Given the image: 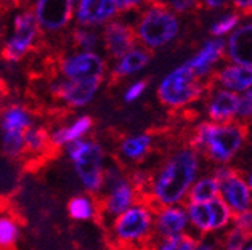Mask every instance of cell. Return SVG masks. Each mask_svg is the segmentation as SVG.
Here are the masks:
<instances>
[{"instance_id":"ac0fdd59","label":"cell","mask_w":252,"mask_h":250,"mask_svg":"<svg viewBox=\"0 0 252 250\" xmlns=\"http://www.w3.org/2000/svg\"><path fill=\"white\" fill-rule=\"evenodd\" d=\"M119 16L114 0H79L74 8L75 25L86 28L98 29Z\"/></svg>"},{"instance_id":"7bdbcfd3","label":"cell","mask_w":252,"mask_h":250,"mask_svg":"<svg viewBox=\"0 0 252 250\" xmlns=\"http://www.w3.org/2000/svg\"><path fill=\"white\" fill-rule=\"evenodd\" d=\"M5 106V84L2 80V76H0V111Z\"/></svg>"},{"instance_id":"d4e9b609","label":"cell","mask_w":252,"mask_h":250,"mask_svg":"<svg viewBox=\"0 0 252 250\" xmlns=\"http://www.w3.org/2000/svg\"><path fill=\"white\" fill-rule=\"evenodd\" d=\"M186 215L189 221V230L194 233L197 238H205V236L211 235L212 227V215H211V207L209 203H185Z\"/></svg>"},{"instance_id":"bcb514c9","label":"cell","mask_w":252,"mask_h":250,"mask_svg":"<svg viewBox=\"0 0 252 250\" xmlns=\"http://www.w3.org/2000/svg\"><path fill=\"white\" fill-rule=\"evenodd\" d=\"M72 3H74V8H75V5L79 3V0H72Z\"/></svg>"},{"instance_id":"7402d4cb","label":"cell","mask_w":252,"mask_h":250,"mask_svg":"<svg viewBox=\"0 0 252 250\" xmlns=\"http://www.w3.org/2000/svg\"><path fill=\"white\" fill-rule=\"evenodd\" d=\"M35 123V115L27 105L19 102L5 103L0 111V134H20L25 135Z\"/></svg>"},{"instance_id":"ee69618b","label":"cell","mask_w":252,"mask_h":250,"mask_svg":"<svg viewBox=\"0 0 252 250\" xmlns=\"http://www.w3.org/2000/svg\"><path fill=\"white\" fill-rule=\"evenodd\" d=\"M128 250H153L151 244H146V246H138V247H132V249H128Z\"/></svg>"},{"instance_id":"52a82bcc","label":"cell","mask_w":252,"mask_h":250,"mask_svg":"<svg viewBox=\"0 0 252 250\" xmlns=\"http://www.w3.org/2000/svg\"><path fill=\"white\" fill-rule=\"evenodd\" d=\"M42 31L30 8H22L11 19L9 28L5 29L0 42V61L14 65L30 56L39 46Z\"/></svg>"},{"instance_id":"4fadbf2b","label":"cell","mask_w":252,"mask_h":250,"mask_svg":"<svg viewBox=\"0 0 252 250\" xmlns=\"http://www.w3.org/2000/svg\"><path fill=\"white\" fill-rule=\"evenodd\" d=\"M224 61V40L209 37L200 45L197 51L189 57L185 65L194 72V76L205 83H211L212 76Z\"/></svg>"},{"instance_id":"8fae6325","label":"cell","mask_w":252,"mask_h":250,"mask_svg":"<svg viewBox=\"0 0 252 250\" xmlns=\"http://www.w3.org/2000/svg\"><path fill=\"white\" fill-rule=\"evenodd\" d=\"M37 25L46 35L65 32L74 19L72 0H28Z\"/></svg>"},{"instance_id":"4dcf8cb0","label":"cell","mask_w":252,"mask_h":250,"mask_svg":"<svg viewBox=\"0 0 252 250\" xmlns=\"http://www.w3.org/2000/svg\"><path fill=\"white\" fill-rule=\"evenodd\" d=\"M209 207H211V215H212L211 235H221L226 229L231 227L234 214L229 210V207L221 201L220 196L209 201Z\"/></svg>"},{"instance_id":"f546056e","label":"cell","mask_w":252,"mask_h":250,"mask_svg":"<svg viewBox=\"0 0 252 250\" xmlns=\"http://www.w3.org/2000/svg\"><path fill=\"white\" fill-rule=\"evenodd\" d=\"M22 238V226L14 215H0V250H14Z\"/></svg>"},{"instance_id":"836d02e7","label":"cell","mask_w":252,"mask_h":250,"mask_svg":"<svg viewBox=\"0 0 252 250\" xmlns=\"http://www.w3.org/2000/svg\"><path fill=\"white\" fill-rule=\"evenodd\" d=\"M154 2L165 6L179 17L192 14V12L200 9V0H154Z\"/></svg>"},{"instance_id":"277c9868","label":"cell","mask_w":252,"mask_h":250,"mask_svg":"<svg viewBox=\"0 0 252 250\" xmlns=\"http://www.w3.org/2000/svg\"><path fill=\"white\" fill-rule=\"evenodd\" d=\"M85 194L98 196L103 189V177L108 155L102 143L94 139H82L63 149Z\"/></svg>"},{"instance_id":"8992f818","label":"cell","mask_w":252,"mask_h":250,"mask_svg":"<svg viewBox=\"0 0 252 250\" xmlns=\"http://www.w3.org/2000/svg\"><path fill=\"white\" fill-rule=\"evenodd\" d=\"M209 83L201 82L185 63L171 69L157 84L158 102L169 111H183L205 97Z\"/></svg>"},{"instance_id":"44dd1931","label":"cell","mask_w":252,"mask_h":250,"mask_svg":"<svg viewBox=\"0 0 252 250\" xmlns=\"http://www.w3.org/2000/svg\"><path fill=\"white\" fill-rule=\"evenodd\" d=\"M154 147V137L148 132L126 135L117 144V157L120 165H140L149 157Z\"/></svg>"},{"instance_id":"74e56055","label":"cell","mask_w":252,"mask_h":250,"mask_svg":"<svg viewBox=\"0 0 252 250\" xmlns=\"http://www.w3.org/2000/svg\"><path fill=\"white\" fill-rule=\"evenodd\" d=\"M114 3L119 9V14H123V12H137L149 3V0H114Z\"/></svg>"},{"instance_id":"9c48e42d","label":"cell","mask_w":252,"mask_h":250,"mask_svg":"<svg viewBox=\"0 0 252 250\" xmlns=\"http://www.w3.org/2000/svg\"><path fill=\"white\" fill-rule=\"evenodd\" d=\"M56 69L59 77L66 80H100L108 74V61L98 51L71 49L57 58Z\"/></svg>"},{"instance_id":"484cf974","label":"cell","mask_w":252,"mask_h":250,"mask_svg":"<svg viewBox=\"0 0 252 250\" xmlns=\"http://www.w3.org/2000/svg\"><path fill=\"white\" fill-rule=\"evenodd\" d=\"M51 151L53 149H51V143H49V129L45 124L35 121L25 132V157L37 160Z\"/></svg>"},{"instance_id":"5bb4252c","label":"cell","mask_w":252,"mask_h":250,"mask_svg":"<svg viewBox=\"0 0 252 250\" xmlns=\"http://www.w3.org/2000/svg\"><path fill=\"white\" fill-rule=\"evenodd\" d=\"M100 42H102V49L105 51L106 57L111 60L120 58L137 45L132 25L120 19V16L102 27Z\"/></svg>"},{"instance_id":"f1b7e54d","label":"cell","mask_w":252,"mask_h":250,"mask_svg":"<svg viewBox=\"0 0 252 250\" xmlns=\"http://www.w3.org/2000/svg\"><path fill=\"white\" fill-rule=\"evenodd\" d=\"M69 40L74 49L79 51H95L102 48L100 42V31L97 28H86L75 25L69 31Z\"/></svg>"},{"instance_id":"ab89813d","label":"cell","mask_w":252,"mask_h":250,"mask_svg":"<svg viewBox=\"0 0 252 250\" xmlns=\"http://www.w3.org/2000/svg\"><path fill=\"white\" fill-rule=\"evenodd\" d=\"M231 8L243 17H252V0H231Z\"/></svg>"},{"instance_id":"d590c367","label":"cell","mask_w":252,"mask_h":250,"mask_svg":"<svg viewBox=\"0 0 252 250\" xmlns=\"http://www.w3.org/2000/svg\"><path fill=\"white\" fill-rule=\"evenodd\" d=\"M148 84L149 83L146 79H138V80L131 82L123 91V102L128 103V105L138 102V100H140L145 95V92L148 91Z\"/></svg>"},{"instance_id":"603a6c76","label":"cell","mask_w":252,"mask_h":250,"mask_svg":"<svg viewBox=\"0 0 252 250\" xmlns=\"http://www.w3.org/2000/svg\"><path fill=\"white\" fill-rule=\"evenodd\" d=\"M149 61H151V53L137 43L120 58L114 60V65L111 68V77H114L116 80L134 77L138 72L146 69Z\"/></svg>"},{"instance_id":"9a60e30c","label":"cell","mask_w":252,"mask_h":250,"mask_svg":"<svg viewBox=\"0 0 252 250\" xmlns=\"http://www.w3.org/2000/svg\"><path fill=\"white\" fill-rule=\"evenodd\" d=\"M203 112L208 121L231 123L237 118L238 95L209 83L205 97L201 98Z\"/></svg>"},{"instance_id":"cb8c5ba5","label":"cell","mask_w":252,"mask_h":250,"mask_svg":"<svg viewBox=\"0 0 252 250\" xmlns=\"http://www.w3.org/2000/svg\"><path fill=\"white\" fill-rule=\"evenodd\" d=\"M66 214L72 221L77 222H90L100 215V206L97 196L90 194H77L68 199Z\"/></svg>"},{"instance_id":"b9f144b4","label":"cell","mask_w":252,"mask_h":250,"mask_svg":"<svg viewBox=\"0 0 252 250\" xmlns=\"http://www.w3.org/2000/svg\"><path fill=\"white\" fill-rule=\"evenodd\" d=\"M240 170V169H238ZM242 173H243V177H245V180H246V183H248V186H249V189H251V192H252V163L246 167V169H243V170H240Z\"/></svg>"},{"instance_id":"7dc6e473","label":"cell","mask_w":252,"mask_h":250,"mask_svg":"<svg viewBox=\"0 0 252 250\" xmlns=\"http://www.w3.org/2000/svg\"><path fill=\"white\" fill-rule=\"evenodd\" d=\"M149 2H154V0H149Z\"/></svg>"},{"instance_id":"e0dca14e","label":"cell","mask_w":252,"mask_h":250,"mask_svg":"<svg viewBox=\"0 0 252 250\" xmlns=\"http://www.w3.org/2000/svg\"><path fill=\"white\" fill-rule=\"evenodd\" d=\"M224 60L252 68V17H243L224 39Z\"/></svg>"},{"instance_id":"6da1fadb","label":"cell","mask_w":252,"mask_h":250,"mask_svg":"<svg viewBox=\"0 0 252 250\" xmlns=\"http://www.w3.org/2000/svg\"><path fill=\"white\" fill-rule=\"evenodd\" d=\"M203 172V158L189 144L169 152L158 167L151 172L145 198L154 207L179 206L188 201L191 186Z\"/></svg>"},{"instance_id":"60d3db41","label":"cell","mask_w":252,"mask_h":250,"mask_svg":"<svg viewBox=\"0 0 252 250\" xmlns=\"http://www.w3.org/2000/svg\"><path fill=\"white\" fill-rule=\"evenodd\" d=\"M194 250H220L217 240L211 238V236H205V238H198Z\"/></svg>"},{"instance_id":"f35d334b","label":"cell","mask_w":252,"mask_h":250,"mask_svg":"<svg viewBox=\"0 0 252 250\" xmlns=\"http://www.w3.org/2000/svg\"><path fill=\"white\" fill-rule=\"evenodd\" d=\"M200 8L220 12L231 8V0H200Z\"/></svg>"},{"instance_id":"5b68a950","label":"cell","mask_w":252,"mask_h":250,"mask_svg":"<svg viewBox=\"0 0 252 250\" xmlns=\"http://www.w3.org/2000/svg\"><path fill=\"white\" fill-rule=\"evenodd\" d=\"M156 207L146 198H140L128 210L109 221V236L120 249L146 246L154 241Z\"/></svg>"},{"instance_id":"d6986e66","label":"cell","mask_w":252,"mask_h":250,"mask_svg":"<svg viewBox=\"0 0 252 250\" xmlns=\"http://www.w3.org/2000/svg\"><path fill=\"white\" fill-rule=\"evenodd\" d=\"M94 128V120L91 115H77L68 123H63L54 129H49V143L53 151L65 149L71 143H75L82 139H86Z\"/></svg>"},{"instance_id":"2e32d148","label":"cell","mask_w":252,"mask_h":250,"mask_svg":"<svg viewBox=\"0 0 252 250\" xmlns=\"http://www.w3.org/2000/svg\"><path fill=\"white\" fill-rule=\"evenodd\" d=\"M189 221L185 204L156 207L154 212V241L169 240L189 233Z\"/></svg>"},{"instance_id":"ba28073f","label":"cell","mask_w":252,"mask_h":250,"mask_svg":"<svg viewBox=\"0 0 252 250\" xmlns=\"http://www.w3.org/2000/svg\"><path fill=\"white\" fill-rule=\"evenodd\" d=\"M100 201V215H103L109 221L134 206L142 195L138 194L132 184L129 173L125 166L117 163H108L103 177V189L98 195Z\"/></svg>"},{"instance_id":"3957f363","label":"cell","mask_w":252,"mask_h":250,"mask_svg":"<svg viewBox=\"0 0 252 250\" xmlns=\"http://www.w3.org/2000/svg\"><path fill=\"white\" fill-rule=\"evenodd\" d=\"M134 14L135 19L131 25L135 40L149 53L166 48L179 39L182 32L180 17L157 2L146 3Z\"/></svg>"},{"instance_id":"d6a6232c","label":"cell","mask_w":252,"mask_h":250,"mask_svg":"<svg viewBox=\"0 0 252 250\" xmlns=\"http://www.w3.org/2000/svg\"><path fill=\"white\" fill-rule=\"evenodd\" d=\"M197 241V236L189 232L182 236H175V238L153 241L151 247H153V250H194Z\"/></svg>"},{"instance_id":"7c38bea8","label":"cell","mask_w":252,"mask_h":250,"mask_svg":"<svg viewBox=\"0 0 252 250\" xmlns=\"http://www.w3.org/2000/svg\"><path fill=\"white\" fill-rule=\"evenodd\" d=\"M102 83L100 80H66L56 77L49 83V92L68 109H83L94 102Z\"/></svg>"},{"instance_id":"7a4b0ae2","label":"cell","mask_w":252,"mask_h":250,"mask_svg":"<svg viewBox=\"0 0 252 250\" xmlns=\"http://www.w3.org/2000/svg\"><path fill=\"white\" fill-rule=\"evenodd\" d=\"M249 128L238 121L212 123L208 120L195 124L189 146L194 147L203 161L214 166L232 165L243 154L249 141Z\"/></svg>"},{"instance_id":"8d00e7d4","label":"cell","mask_w":252,"mask_h":250,"mask_svg":"<svg viewBox=\"0 0 252 250\" xmlns=\"http://www.w3.org/2000/svg\"><path fill=\"white\" fill-rule=\"evenodd\" d=\"M232 226L242 229L243 232L252 235V209L242 212V214H237L232 218Z\"/></svg>"},{"instance_id":"e575fe53","label":"cell","mask_w":252,"mask_h":250,"mask_svg":"<svg viewBox=\"0 0 252 250\" xmlns=\"http://www.w3.org/2000/svg\"><path fill=\"white\" fill-rule=\"evenodd\" d=\"M235 121L245 124L248 128L252 126V86L238 95V108H237Z\"/></svg>"},{"instance_id":"ffe728a7","label":"cell","mask_w":252,"mask_h":250,"mask_svg":"<svg viewBox=\"0 0 252 250\" xmlns=\"http://www.w3.org/2000/svg\"><path fill=\"white\" fill-rule=\"evenodd\" d=\"M211 84L240 95L252 86V68L224 60L212 76Z\"/></svg>"},{"instance_id":"f6af8a7d","label":"cell","mask_w":252,"mask_h":250,"mask_svg":"<svg viewBox=\"0 0 252 250\" xmlns=\"http://www.w3.org/2000/svg\"><path fill=\"white\" fill-rule=\"evenodd\" d=\"M243 250H252V241H251V243H249V244H248V246H246Z\"/></svg>"},{"instance_id":"4316f807","label":"cell","mask_w":252,"mask_h":250,"mask_svg":"<svg viewBox=\"0 0 252 250\" xmlns=\"http://www.w3.org/2000/svg\"><path fill=\"white\" fill-rule=\"evenodd\" d=\"M220 196V183L212 172H201L200 177L191 186L188 194V201L191 203H209Z\"/></svg>"},{"instance_id":"30bf717a","label":"cell","mask_w":252,"mask_h":250,"mask_svg":"<svg viewBox=\"0 0 252 250\" xmlns=\"http://www.w3.org/2000/svg\"><path fill=\"white\" fill-rule=\"evenodd\" d=\"M211 172L220 183L221 201L229 207L234 215L252 209V192L237 166H214Z\"/></svg>"},{"instance_id":"83f0119b","label":"cell","mask_w":252,"mask_h":250,"mask_svg":"<svg viewBox=\"0 0 252 250\" xmlns=\"http://www.w3.org/2000/svg\"><path fill=\"white\" fill-rule=\"evenodd\" d=\"M243 16H240L235 9L228 8L217 12V16L212 19L209 25V34L214 39H221L224 40L238 25H240Z\"/></svg>"},{"instance_id":"c3c4849f","label":"cell","mask_w":252,"mask_h":250,"mask_svg":"<svg viewBox=\"0 0 252 250\" xmlns=\"http://www.w3.org/2000/svg\"><path fill=\"white\" fill-rule=\"evenodd\" d=\"M251 128H252V126H251Z\"/></svg>"},{"instance_id":"1f68e13d","label":"cell","mask_w":252,"mask_h":250,"mask_svg":"<svg viewBox=\"0 0 252 250\" xmlns=\"http://www.w3.org/2000/svg\"><path fill=\"white\" fill-rule=\"evenodd\" d=\"M251 241H252V235L232 226V224H231V227L226 229L220 235V238L217 240L220 250H243Z\"/></svg>"}]
</instances>
